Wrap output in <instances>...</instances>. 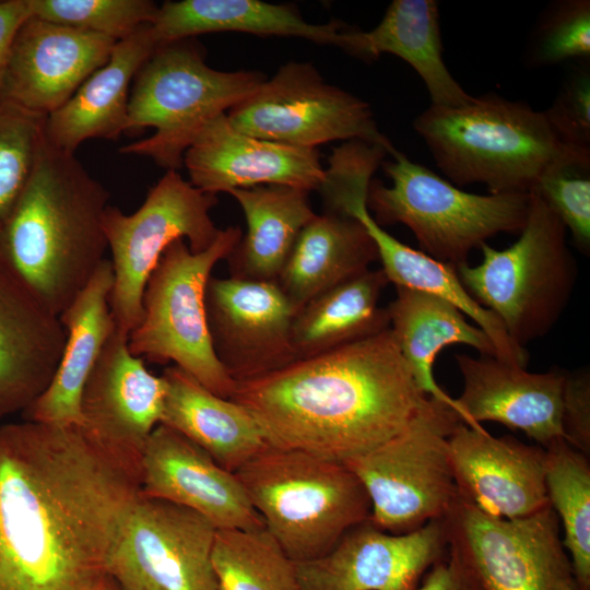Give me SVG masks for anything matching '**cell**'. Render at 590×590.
<instances>
[{
	"instance_id": "cell-9",
	"label": "cell",
	"mask_w": 590,
	"mask_h": 590,
	"mask_svg": "<svg viewBox=\"0 0 590 590\" xmlns=\"http://www.w3.org/2000/svg\"><path fill=\"white\" fill-rule=\"evenodd\" d=\"M243 233L220 229L213 244L192 252L185 239L173 241L151 273L139 323L128 335V349L151 363H174L214 394L231 399L236 382L217 359L205 314V287L214 266L226 259Z\"/></svg>"
},
{
	"instance_id": "cell-20",
	"label": "cell",
	"mask_w": 590,
	"mask_h": 590,
	"mask_svg": "<svg viewBox=\"0 0 590 590\" xmlns=\"http://www.w3.org/2000/svg\"><path fill=\"white\" fill-rule=\"evenodd\" d=\"M140 493L187 507L215 529L266 528L236 474L164 424L155 427L144 448Z\"/></svg>"
},
{
	"instance_id": "cell-25",
	"label": "cell",
	"mask_w": 590,
	"mask_h": 590,
	"mask_svg": "<svg viewBox=\"0 0 590 590\" xmlns=\"http://www.w3.org/2000/svg\"><path fill=\"white\" fill-rule=\"evenodd\" d=\"M114 283L110 260L105 259L86 286L60 314L64 346L46 389L23 412L25 421L80 425V400L85 382L111 334L109 308Z\"/></svg>"
},
{
	"instance_id": "cell-28",
	"label": "cell",
	"mask_w": 590,
	"mask_h": 590,
	"mask_svg": "<svg viewBox=\"0 0 590 590\" xmlns=\"http://www.w3.org/2000/svg\"><path fill=\"white\" fill-rule=\"evenodd\" d=\"M162 376L167 384L161 424L203 449L235 473L270 446L253 415L232 399L219 397L192 376L172 365Z\"/></svg>"
},
{
	"instance_id": "cell-43",
	"label": "cell",
	"mask_w": 590,
	"mask_h": 590,
	"mask_svg": "<svg viewBox=\"0 0 590 590\" xmlns=\"http://www.w3.org/2000/svg\"><path fill=\"white\" fill-rule=\"evenodd\" d=\"M30 16L27 0L0 1V95L13 40L21 25Z\"/></svg>"
},
{
	"instance_id": "cell-21",
	"label": "cell",
	"mask_w": 590,
	"mask_h": 590,
	"mask_svg": "<svg viewBox=\"0 0 590 590\" xmlns=\"http://www.w3.org/2000/svg\"><path fill=\"white\" fill-rule=\"evenodd\" d=\"M189 182L216 194L264 185L318 190L324 179L317 149L268 141L240 132L226 114L209 121L184 155Z\"/></svg>"
},
{
	"instance_id": "cell-6",
	"label": "cell",
	"mask_w": 590,
	"mask_h": 590,
	"mask_svg": "<svg viewBox=\"0 0 590 590\" xmlns=\"http://www.w3.org/2000/svg\"><path fill=\"white\" fill-rule=\"evenodd\" d=\"M190 39L157 46L135 74L126 132L148 127L155 132L123 145L120 153L146 156L167 170H177L204 126L266 80L258 71L209 67L199 44Z\"/></svg>"
},
{
	"instance_id": "cell-35",
	"label": "cell",
	"mask_w": 590,
	"mask_h": 590,
	"mask_svg": "<svg viewBox=\"0 0 590 590\" xmlns=\"http://www.w3.org/2000/svg\"><path fill=\"white\" fill-rule=\"evenodd\" d=\"M211 563L219 590H298L296 567L266 529H216Z\"/></svg>"
},
{
	"instance_id": "cell-14",
	"label": "cell",
	"mask_w": 590,
	"mask_h": 590,
	"mask_svg": "<svg viewBox=\"0 0 590 590\" xmlns=\"http://www.w3.org/2000/svg\"><path fill=\"white\" fill-rule=\"evenodd\" d=\"M215 530L187 507L140 493L106 573L120 590H219L211 563Z\"/></svg>"
},
{
	"instance_id": "cell-27",
	"label": "cell",
	"mask_w": 590,
	"mask_h": 590,
	"mask_svg": "<svg viewBox=\"0 0 590 590\" xmlns=\"http://www.w3.org/2000/svg\"><path fill=\"white\" fill-rule=\"evenodd\" d=\"M349 26L339 21L309 23L293 5L260 0H181L158 7L151 23L157 46L205 33L235 32L299 37L346 51Z\"/></svg>"
},
{
	"instance_id": "cell-38",
	"label": "cell",
	"mask_w": 590,
	"mask_h": 590,
	"mask_svg": "<svg viewBox=\"0 0 590 590\" xmlns=\"http://www.w3.org/2000/svg\"><path fill=\"white\" fill-rule=\"evenodd\" d=\"M46 117L0 101V229L32 173Z\"/></svg>"
},
{
	"instance_id": "cell-41",
	"label": "cell",
	"mask_w": 590,
	"mask_h": 590,
	"mask_svg": "<svg viewBox=\"0 0 590 590\" xmlns=\"http://www.w3.org/2000/svg\"><path fill=\"white\" fill-rule=\"evenodd\" d=\"M562 426L565 440L575 449L590 453V374L587 369L566 371L562 399Z\"/></svg>"
},
{
	"instance_id": "cell-19",
	"label": "cell",
	"mask_w": 590,
	"mask_h": 590,
	"mask_svg": "<svg viewBox=\"0 0 590 590\" xmlns=\"http://www.w3.org/2000/svg\"><path fill=\"white\" fill-rule=\"evenodd\" d=\"M458 496L495 517L517 519L551 506L545 449L460 422L449 436Z\"/></svg>"
},
{
	"instance_id": "cell-24",
	"label": "cell",
	"mask_w": 590,
	"mask_h": 590,
	"mask_svg": "<svg viewBox=\"0 0 590 590\" xmlns=\"http://www.w3.org/2000/svg\"><path fill=\"white\" fill-rule=\"evenodd\" d=\"M367 189L368 185L361 180L344 182L333 191L330 206L337 213L356 219L364 226L376 246L388 282L396 287L426 293L450 303L488 335L497 359L526 368V349L516 345L499 319L467 292L455 267L404 245L374 220L366 205Z\"/></svg>"
},
{
	"instance_id": "cell-4",
	"label": "cell",
	"mask_w": 590,
	"mask_h": 590,
	"mask_svg": "<svg viewBox=\"0 0 590 590\" xmlns=\"http://www.w3.org/2000/svg\"><path fill=\"white\" fill-rule=\"evenodd\" d=\"M451 184L489 193H530L567 148L542 110L489 93L458 107L432 105L413 121Z\"/></svg>"
},
{
	"instance_id": "cell-26",
	"label": "cell",
	"mask_w": 590,
	"mask_h": 590,
	"mask_svg": "<svg viewBox=\"0 0 590 590\" xmlns=\"http://www.w3.org/2000/svg\"><path fill=\"white\" fill-rule=\"evenodd\" d=\"M156 47L151 24L117 42L109 60L46 117V140L71 153L88 139L117 140L127 128L130 83Z\"/></svg>"
},
{
	"instance_id": "cell-10",
	"label": "cell",
	"mask_w": 590,
	"mask_h": 590,
	"mask_svg": "<svg viewBox=\"0 0 590 590\" xmlns=\"http://www.w3.org/2000/svg\"><path fill=\"white\" fill-rule=\"evenodd\" d=\"M460 422L428 397L401 432L344 463L367 492L374 526L402 534L445 518L458 498L449 436Z\"/></svg>"
},
{
	"instance_id": "cell-39",
	"label": "cell",
	"mask_w": 590,
	"mask_h": 590,
	"mask_svg": "<svg viewBox=\"0 0 590 590\" xmlns=\"http://www.w3.org/2000/svg\"><path fill=\"white\" fill-rule=\"evenodd\" d=\"M590 58V1L552 2L538 21L528 44L532 67H553Z\"/></svg>"
},
{
	"instance_id": "cell-16",
	"label": "cell",
	"mask_w": 590,
	"mask_h": 590,
	"mask_svg": "<svg viewBox=\"0 0 590 590\" xmlns=\"http://www.w3.org/2000/svg\"><path fill=\"white\" fill-rule=\"evenodd\" d=\"M204 303L213 351L235 382L297 361L291 340L295 311L276 282L211 276Z\"/></svg>"
},
{
	"instance_id": "cell-18",
	"label": "cell",
	"mask_w": 590,
	"mask_h": 590,
	"mask_svg": "<svg viewBox=\"0 0 590 590\" xmlns=\"http://www.w3.org/2000/svg\"><path fill=\"white\" fill-rule=\"evenodd\" d=\"M116 43L30 16L13 40L0 101L48 116L109 60Z\"/></svg>"
},
{
	"instance_id": "cell-42",
	"label": "cell",
	"mask_w": 590,
	"mask_h": 590,
	"mask_svg": "<svg viewBox=\"0 0 590 590\" xmlns=\"http://www.w3.org/2000/svg\"><path fill=\"white\" fill-rule=\"evenodd\" d=\"M414 590H483L462 560L448 550V554L434 564Z\"/></svg>"
},
{
	"instance_id": "cell-37",
	"label": "cell",
	"mask_w": 590,
	"mask_h": 590,
	"mask_svg": "<svg viewBox=\"0 0 590 590\" xmlns=\"http://www.w3.org/2000/svg\"><path fill=\"white\" fill-rule=\"evenodd\" d=\"M31 16L119 42L151 24L158 5L150 0H27Z\"/></svg>"
},
{
	"instance_id": "cell-13",
	"label": "cell",
	"mask_w": 590,
	"mask_h": 590,
	"mask_svg": "<svg viewBox=\"0 0 590 590\" xmlns=\"http://www.w3.org/2000/svg\"><path fill=\"white\" fill-rule=\"evenodd\" d=\"M444 522L449 550L483 590H580L551 506L506 519L458 496Z\"/></svg>"
},
{
	"instance_id": "cell-3",
	"label": "cell",
	"mask_w": 590,
	"mask_h": 590,
	"mask_svg": "<svg viewBox=\"0 0 590 590\" xmlns=\"http://www.w3.org/2000/svg\"><path fill=\"white\" fill-rule=\"evenodd\" d=\"M108 201L74 153L44 139L0 229V253L57 317L106 259L102 217Z\"/></svg>"
},
{
	"instance_id": "cell-29",
	"label": "cell",
	"mask_w": 590,
	"mask_h": 590,
	"mask_svg": "<svg viewBox=\"0 0 590 590\" xmlns=\"http://www.w3.org/2000/svg\"><path fill=\"white\" fill-rule=\"evenodd\" d=\"M346 52L364 60L382 54L404 60L424 82L432 105L458 107L474 98L455 80L442 59L436 0H393L370 31L349 30Z\"/></svg>"
},
{
	"instance_id": "cell-32",
	"label": "cell",
	"mask_w": 590,
	"mask_h": 590,
	"mask_svg": "<svg viewBox=\"0 0 590 590\" xmlns=\"http://www.w3.org/2000/svg\"><path fill=\"white\" fill-rule=\"evenodd\" d=\"M240 205L247 233L226 258L231 276L276 282L302 229L316 216L309 191L264 185L228 191Z\"/></svg>"
},
{
	"instance_id": "cell-36",
	"label": "cell",
	"mask_w": 590,
	"mask_h": 590,
	"mask_svg": "<svg viewBox=\"0 0 590 590\" xmlns=\"http://www.w3.org/2000/svg\"><path fill=\"white\" fill-rule=\"evenodd\" d=\"M535 193L569 229L578 248H590V150L567 148L543 172Z\"/></svg>"
},
{
	"instance_id": "cell-15",
	"label": "cell",
	"mask_w": 590,
	"mask_h": 590,
	"mask_svg": "<svg viewBox=\"0 0 590 590\" xmlns=\"http://www.w3.org/2000/svg\"><path fill=\"white\" fill-rule=\"evenodd\" d=\"M167 384L128 349L116 326L82 391L80 427L141 477L150 435L161 424Z\"/></svg>"
},
{
	"instance_id": "cell-7",
	"label": "cell",
	"mask_w": 590,
	"mask_h": 590,
	"mask_svg": "<svg viewBox=\"0 0 590 590\" xmlns=\"http://www.w3.org/2000/svg\"><path fill=\"white\" fill-rule=\"evenodd\" d=\"M530 194L527 222L511 246L498 250L483 244L480 264L456 268L467 292L522 349L552 330L577 280L566 227L535 193Z\"/></svg>"
},
{
	"instance_id": "cell-17",
	"label": "cell",
	"mask_w": 590,
	"mask_h": 590,
	"mask_svg": "<svg viewBox=\"0 0 590 590\" xmlns=\"http://www.w3.org/2000/svg\"><path fill=\"white\" fill-rule=\"evenodd\" d=\"M448 550L444 519L402 534L368 519L324 555L295 563L298 590H414Z\"/></svg>"
},
{
	"instance_id": "cell-8",
	"label": "cell",
	"mask_w": 590,
	"mask_h": 590,
	"mask_svg": "<svg viewBox=\"0 0 590 590\" xmlns=\"http://www.w3.org/2000/svg\"><path fill=\"white\" fill-rule=\"evenodd\" d=\"M391 186L371 179L366 205L380 225L403 224L421 251L455 268L499 233H520L530 193L467 192L397 151L381 164Z\"/></svg>"
},
{
	"instance_id": "cell-5",
	"label": "cell",
	"mask_w": 590,
	"mask_h": 590,
	"mask_svg": "<svg viewBox=\"0 0 590 590\" xmlns=\"http://www.w3.org/2000/svg\"><path fill=\"white\" fill-rule=\"evenodd\" d=\"M250 503L295 563L328 553L370 517V500L344 464L268 446L235 472Z\"/></svg>"
},
{
	"instance_id": "cell-12",
	"label": "cell",
	"mask_w": 590,
	"mask_h": 590,
	"mask_svg": "<svg viewBox=\"0 0 590 590\" xmlns=\"http://www.w3.org/2000/svg\"><path fill=\"white\" fill-rule=\"evenodd\" d=\"M226 116L240 132L292 146L357 140L378 144L391 156L398 151L379 131L367 102L327 83L307 62L281 66Z\"/></svg>"
},
{
	"instance_id": "cell-30",
	"label": "cell",
	"mask_w": 590,
	"mask_h": 590,
	"mask_svg": "<svg viewBox=\"0 0 590 590\" xmlns=\"http://www.w3.org/2000/svg\"><path fill=\"white\" fill-rule=\"evenodd\" d=\"M396 288L397 296L386 308L389 328L416 385L427 397L453 409L468 425L457 400L434 378L433 365L444 347L457 343L475 349L482 356L497 358L492 340L450 303L426 293Z\"/></svg>"
},
{
	"instance_id": "cell-33",
	"label": "cell",
	"mask_w": 590,
	"mask_h": 590,
	"mask_svg": "<svg viewBox=\"0 0 590 590\" xmlns=\"http://www.w3.org/2000/svg\"><path fill=\"white\" fill-rule=\"evenodd\" d=\"M388 280L381 269L366 272L320 294L293 318L292 345L297 359L311 357L389 328L378 300Z\"/></svg>"
},
{
	"instance_id": "cell-11",
	"label": "cell",
	"mask_w": 590,
	"mask_h": 590,
	"mask_svg": "<svg viewBox=\"0 0 590 590\" xmlns=\"http://www.w3.org/2000/svg\"><path fill=\"white\" fill-rule=\"evenodd\" d=\"M216 204V194L193 187L177 170H167L135 212L126 214L107 205L102 225L111 252L109 308L118 331L129 335L139 323L146 282L173 241L186 239L192 252L213 244L220 229L210 212Z\"/></svg>"
},
{
	"instance_id": "cell-22",
	"label": "cell",
	"mask_w": 590,
	"mask_h": 590,
	"mask_svg": "<svg viewBox=\"0 0 590 590\" xmlns=\"http://www.w3.org/2000/svg\"><path fill=\"white\" fill-rule=\"evenodd\" d=\"M463 388L457 402L468 425L497 422L546 448L565 440L562 399L566 370L530 373L492 356L456 355Z\"/></svg>"
},
{
	"instance_id": "cell-2",
	"label": "cell",
	"mask_w": 590,
	"mask_h": 590,
	"mask_svg": "<svg viewBox=\"0 0 590 590\" xmlns=\"http://www.w3.org/2000/svg\"><path fill=\"white\" fill-rule=\"evenodd\" d=\"M427 396L390 328L236 382L271 447L346 463L401 432Z\"/></svg>"
},
{
	"instance_id": "cell-31",
	"label": "cell",
	"mask_w": 590,
	"mask_h": 590,
	"mask_svg": "<svg viewBox=\"0 0 590 590\" xmlns=\"http://www.w3.org/2000/svg\"><path fill=\"white\" fill-rule=\"evenodd\" d=\"M377 259L373 239L356 219L327 211L302 229L276 283L296 315L320 294L369 270Z\"/></svg>"
},
{
	"instance_id": "cell-40",
	"label": "cell",
	"mask_w": 590,
	"mask_h": 590,
	"mask_svg": "<svg viewBox=\"0 0 590 590\" xmlns=\"http://www.w3.org/2000/svg\"><path fill=\"white\" fill-rule=\"evenodd\" d=\"M543 113L564 145L590 150L589 60L579 61L570 70L552 105Z\"/></svg>"
},
{
	"instance_id": "cell-44",
	"label": "cell",
	"mask_w": 590,
	"mask_h": 590,
	"mask_svg": "<svg viewBox=\"0 0 590 590\" xmlns=\"http://www.w3.org/2000/svg\"><path fill=\"white\" fill-rule=\"evenodd\" d=\"M81 590H120L115 580L109 576L105 575L99 578L97 581L92 585L81 589Z\"/></svg>"
},
{
	"instance_id": "cell-34",
	"label": "cell",
	"mask_w": 590,
	"mask_h": 590,
	"mask_svg": "<svg viewBox=\"0 0 590 590\" xmlns=\"http://www.w3.org/2000/svg\"><path fill=\"white\" fill-rule=\"evenodd\" d=\"M545 449V485L550 505L563 524L580 590H590V464L587 455L562 439Z\"/></svg>"
},
{
	"instance_id": "cell-23",
	"label": "cell",
	"mask_w": 590,
	"mask_h": 590,
	"mask_svg": "<svg viewBox=\"0 0 590 590\" xmlns=\"http://www.w3.org/2000/svg\"><path fill=\"white\" fill-rule=\"evenodd\" d=\"M66 341L59 320L0 253V418L48 386Z\"/></svg>"
},
{
	"instance_id": "cell-1",
	"label": "cell",
	"mask_w": 590,
	"mask_h": 590,
	"mask_svg": "<svg viewBox=\"0 0 590 590\" xmlns=\"http://www.w3.org/2000/svg\"><path fill=\"white\" fill-rule=\"evenodd\" d=\"M140 476L79 425L0 426V590H81L105 576Z\"/></svg>"
}]
</instances>
